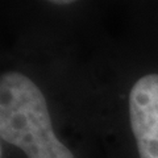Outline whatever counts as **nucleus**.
<instances>
[{"label": "nucleus", "instance_id": "7ed1b4c3", "mask_svg": "<svg viewBox=\"0 0 158 158\" xmlns=\"http://www.w3.org/2000/svg\"><path fill=\"white\" fill-rule=\"evenodd\" d=\"M54 4H70L71 2L70 0H63V2H61V0H57V2H53Z\"/></svg>", "mask_w": 158, "mask_h": 158}, {"label": "nucleus", "instance_id": "f03ea898", "mask_svg": "<svg viewBox=\"0 0 158 158\" xmlns=\"http://www.w3.org/2000/svg\"><path fill=\"white\" fill-rule=\"evenodd\" d=\"M129 116L140 158H158V74L140 78L132 87Z\"/></svg>", "mask_w": 158, "mask_h": 158}, {"label": "nucleus", "instance_id": "f257e3e1", "mask_svg": "<svg viewBox=\"0 0 158 158\" xmlns=\"http://www.w3.org/2000/svg\"><path fill=\"white\" fill-rule=\"evenodd\" d=\"M0 136L28 158H75L54 133L41 90L16 71L0 79Z\"/></svg>", "mask_w": 158, "mask_h": 158}]
</instances>
